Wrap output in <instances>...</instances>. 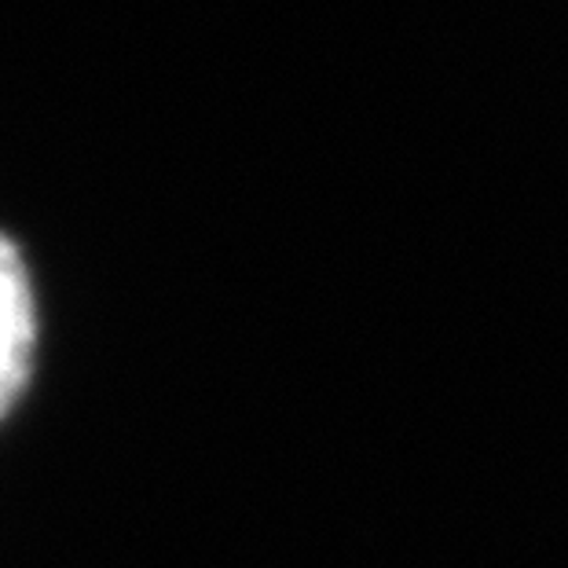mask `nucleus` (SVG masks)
I'll return each instance as SVG.
<instances>
[{"label":"nucleus","mask_w":568,"mask_h":568,"mask_svg":"<svg viewBox=\"0 0 568 568\" xmlns=\"http://www.w3.org/2000/svg\"><path fill=\"white\" fill-rule=\"evenodd\" d=\"M33 342H38V320H33L27 264L19 246L0 235V418L27 393Z\"/></svg>","instance_id":"obj_1"}]
</instances>
